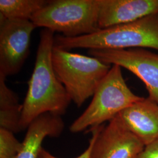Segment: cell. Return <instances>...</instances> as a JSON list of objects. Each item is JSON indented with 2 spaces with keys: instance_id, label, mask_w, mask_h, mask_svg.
Listing matches in <instances>:
<instances>
[{
  "instance_id": "12",
  "label": "cell",
  "mask_w": 158,
  "mask_h": 158,
  "mask_svg": "<svg viewBox=\"0 0 158 158\" xmlns=\"http://www.w3.org/2000/svg\"><path fill=\"white\" fill-rule=\"evenodd\" d=\"M6 79L0 74V128L18 133L21 131L23 106L19 104L17 94L6 85Z\"/></svg>"
},
{
  "instance_id": "7",
  "label": "cell",
  "mask_w": 158,
  "mask_h": 158,
  "mask_svg": "<svg viewBox=\"0 0 158 158\" xmlns=\"http://www.w3.org/2000/svg\"><path fill=\"white\" fill-rule=\"evenodd\" d=\"M36 28L31 20L8 19L0 14V74L6 78L19 72Z\"/></svg>"
},
{
  "instance_id": "4",
  "label": "cell",
  "mask_w": 158,
  "mask_h": 158,
  "mask_svg": "<svg viewBox=\"0 0 158 158\" xmlns=\"http://www.w3.org/2000/svg\"><path fill=\"white\" fill-rule=\"evenodd\" d=\"M120 66L114 64L98 86L90 104L70 127L72 133L100 126L143 97L135 94L127 85Z\"/></svg>"
},
{
  "instance_id": "16",
  "label": "cell",
  "mask_w": 158,
  "mask_h": 158,
  "mask_svg": "<svg viewBox=\"0 0 158 158\" xmlns=\"http://www.w3.org/2000/svg\"><path fill=\"white\" fill-rule=\"evenodd\" d=\"M136 158H158V139L145 146Z\"/></svg>"
},
{
  "instance_id": "14",
  "label": "cell",
  "mask_w": 158,
  "mask_h": 158,
  "mask_svg": "<svg viewBox=\"0 0 158 158\" xmlns=\"http://www.w3.org/2000/svg\"><path fill=\"white\" fill-rule=\"evenodd\" d=\"M23 147L14 133L0 128V158H17Z\"/></svg>"
},
{
  "instance_id": "2",
  "label": "cell",
  "mask_w": 158,
  "mask_h": 158,
  "mask_svg": "<svg viewBox=\"0 0 158 158\" xmlns=\"http://www.w3.org/2000/svg\"><path fill=\"white\" fill-rule=\"evenodd\" d=\"M54 46L69 51L76 48L88 50L150 48L158 51V13L132 23L102 29L77 37L57 35Z\"/></svg>"
},
{
  "instance_id": "8",
  "label": "cell",
  "mask_w": 158,
  "mask_h": 158,
  "mask_svg": "<svg viewBox=\"0 0 158 158\" xmlns=\"http://www.w3.org/2000/svg\"><path fill=\"white\" fill-rule=\"evenodd\" d=\"M89 131L94 136L90 158H136L145 147L118 116Z\"/></svg>"
},
{
  "instance_id": "10",
  "label": "cell",
  "mask_w": 158,
  "mask_h": 158,
  "mask_svg": "<svg viewBox=\"0 0 158 158\" xmlns=\"http://www.w3.org/2000/svg\"><path fill=\"white\" fill-rule=\"evenodd\" d=\"M117 116L145 146L158 139V104L148 97H143Z\"/></svg>"
},
{
  "instance_id": "5",
  "label": "cell",
  "mask_w": 158,
  "mask_h": 158,
  "mask_svg": "<svg viewBox=\"0 0 158 158\" xmlns=\"http://www.w3.org/2000/svg\"><path fill=\"white\" fill-rule=\"evenodd\" d=\"M100 0H50L31 19L36 27L68 38L94 33L98 27Z\"/></svg>"
},
{
  "instance_id": "15",
  "label": "cell",
  "mask_w": 158,
  "mask_h": 158,
  "mask_svg": "<svg viewBox=\"0 0 158 158\" xmlns=\"http://www.w3.org/2000/svg\"><path fill=\"white\" fill-rule=\"evenodd\" d=\"M94 141V136L91 133V137L89 147L85 150L84 152L82 153L80 156L76 158H90L91 151V149L93 145V143ZM38 158H57L55 156L52 155L51 153L46 151L44 148H42L40 150L38 157Z\"/></svg>"
},
{
  "instance_id": "13",
  "label": "cell",
  "mask_w": 158,
  "mask_h": 158,
  "mask_svg": "<svg viewBox=\"0 0 158 158\" xmlns=\"http://www.w3.org/2000/svg\"><path fill=\"white\" fill-rule=\"evenodd\" d=\"M50 0H1L0 14L8 19L31 20Z\"/></svg>"
},
{
  "instance_id": "1",
  "label": "cell",
  "mask_w": 158,
  "mask_h": 158,
  "mask_svg": "<svg viewBox=\"0 0 158 158\" xmlns=\"http://www.w3.org/2000/svg\"><path fill=\"white\" fill-rule=\"evenodd\" d=\"M54 33L48 29H44L40 33L34 71L23 104L21 131L27 130L34 119L42 114L51 113L62 116L72 102L52 66Z\"/></svg>"
},
{
  "instance_id": "11",
  "label": "cell",
  "mask_w": 158,
  "mask_h": 158,
  "mask_svg": "<svg viewBox=\"0 0 158 158\" xmlns=\"http://www.w3.org/2000/svg\"><path fill=\"white\" fill-rule=\"evenodd\" d=\"M64 128V123L61 116L51 113L40 115L27 128L21 151L17 158H38L45 138L58 137Z\"/></svg>"
},
{
  "instance_id": "3",
  "label": "cell",
  "mask_w": 158,
  "mask_h": 158,
  "mask_svg": "<svg viewBox=\"0 0 158 158\" xmlns=\"http://www.w3.org/2000/svg\"><path fill=\"white\" fill-rule=\"evenodd\" d=\"M52 63L57 79L64 87L72 102L81 107L93 96L112 65L93 56L53 47Z\"/></svg>"
},
{
  "instance_id": "6",
  "label": "cell",
  "mask_w": 158,
  "mask_h": 158,
  "mask_svg": "<svg viewBox=\"0 0 158 158\" xmlns=\"http://www.w3.org/2000/svg\"><path fill=\"white\" fill-rule=\"evenodd\" d=\"M91 56L132 72L145 85L148 98L158 104V54L142 48L88 50Z\"/></svg>"
},
{
  "instance_id": "9",
  "label": "cell",
  "mask_w": 158,
  "mask_h": 158,
  "mask_svg": "<svg viewBox=\"0 0 158 158\" xmlns=\"http://www.w3.org/2000/svg\"><path fill=\"white\" fill-rule=\"evenodd\" d=\"M158 13V0H100V29L132 23Z\"/></svg>"
}]
</instances>
